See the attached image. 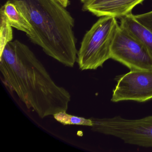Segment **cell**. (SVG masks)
<instances>
[{"label":"cell","instance_id":"obj_12","mask_svg":"<svg viewBox=\"0 0 152 152\" xmlns=\"http://www.w3.org/2000/svg\"><path fill=\"white\" fill-rule=\"evenodd\" d=\"M134 17L140 23L152 30V10L145 14L134 15Z\"/></svg>","mask_w":152,"mask_h":152},{"label":"cell","instance_id":"obj_1","mask_svg":"<svg viewBox=\"0 0 152 152\" xmlns=\"http://www.w3.org/2000/svg\"><path fill=\"white\" fill-rule=\"evenodd\" d=\"M0 71L7 88L40 118L68 110L71 94L55 82L30 48L18 40L9 42L0 54Z\"/></svg>","mask_w":152,"mask_h":152},{"label":"cell","instance_id":"obj_4","mask_svg":"<svg viewBox=\"0 0 152 152\" xmlns=\"http://www.w3.org/2000/svg\"><path fill=\"white\" fill-rule=\"evenodd\" d=\"M91 119L92 131L116 137L126 144L152 147V115L134 120L121 116Z\"/></svg>","mask_w":152,"mask_h":152},{"label":"cell","instance_id":"obj_10","mask_svg":"<svg viewBox=\"0 0 152 152\" xmlns=\"http://www.w3.org/2000/svg\"><path fill=\"white\" fill-rule=\"evenodd\" d=\"M66 112H61L57 113L53 115L56 121L64 125H81L89 126L93 125L91 118L86 119L82 117L75 116L68 114Z\"/></svg>","mask_w":152,"mask_h":152},{"label":"cell","instance_id":"obj_2","mask_svg":"<svg viewBox=\"0 0 152 152\" xmlns=\"http://www.w3.org/2000/svg\"><path fill=\"white\" fill-rule=\"evenodd\" d=\"M32 26L27 36L46 55L67 67L77 61L74 18L57 0H11Z\"/></svg>","mask_w":152,"mask_h":152},{"label":"cell","instance_id":"obj_7","mask_svg":"<svg viewBox=\"0 0 152 152\" xmlns=\"http://www.w3.org/2000/svg\"><path fill=\"white\" fill-rule=\"evenodd\" d=\"M145 0H88L83 3L82 10L98 17L121 18L132 13V10Z\"/></svg>","mask_w":152,"mask_h":152},{"label":"cell","instance_id":"obj_6","mask_svg":"<svg viewBox=\"0 0 152 152\" xmlns=\"http://www.w3.org/2000/svg\"><path fill=\"white\" fill-rule=\"evenodd\" d=\"M111 101H137L143 103L152 99V69L130 70L116 78Z\"/></svg>","mask_w":152,"mask_h":152},{"label":"cell","instance_id":"obj_9","mask_svg":"<svg viewBox=\"0 0 152 152\" xmlns=\"http://www.w3.org/2000/svg\"><path fill=\"white\" fill-rule=\"evenodd\" d=\"M0 13L5 16L7 21L12 27L24 32L27 36L31 34L33 32L32 26L11 0L8 1L1 7Z\"/></svg>","mask_w":152,"mask_h":152},{"label":"cell","instance_id":"obj_11","mask_svg":"<svg viewBox=\"0 0 152 152\" xmlns=\"http://www.w3.org/2000/svg\"><path fill=\"white\" fill-rule=\"evenodd\" d=\"M0 54L6 45L13 39L12 27L7 21L5 16L0 13Z\"/></svg>","mask_w":152,"mask_h":152},{"label":"cell","instance_id":"obj_8","mask_svg":"<svg viewBox=\"0 0 152 152\" xmlns=\"http://www.w3.org/2000/svg\"><path fill=\"white\" fill-rule=\"evenodd\" d=\"M120 19V26L142 42L152 56V30L140 23L132 13Z\"/></svg>","mask_w":152,"mask_h":152},{"label":"cell","instance_id":"obj_13","mask_svg":"<svg viewBox=\"0 0 152 152\" xmlns=\"http://www.w3.org/2000/svg\"><path fill=\"white\" fill-rule=\"evenodd\" d=\"M65 7L66 8L70 5V0H57Z\"/></svg>","mask_w":152,"mask_h":152},{"label":"cell","instance_id":"obj_5","mask_svg":"<svg viewBox=\"0 0 152 152\" xmlns=\"http://www.w3.org/2000/svg\"><path fill=\"white\" fill-rule=\"evenodd\" d=\"M111 58L130 70L152 69V56L147 49L120 26L111 46Z\"/></svg>","mask_w":152,"mask_h":152},{"label":"cell","instance_id":"obj_3","mask_svg":"<svg viewBox=\"0 0 152 152\" xmlns=\"http://www.w3.org/2000/svg\"><path fill=\"white\" fill-rule=\"evenodd\" d=\"M119 25L116 18L102 17L83 36L77 53V62L81 71L96 70L111 58V48Z\"/></svg>","mask_w":152,"mask_h":152},{"label":"cell","instance_id":"obj_14","mask_svg":"<svg viewBox=\"0 0 152 152\" xmlns=\"http://www.w3.org/2000/svg\"><path fill=\"white\" fill-rule=\"evenodd\" d=\"M88 1V0H80L81 2L83 3V4L85 3V2H87Z\"/></svg>","mask_w":152,"mask_h":152}]
</instances>
